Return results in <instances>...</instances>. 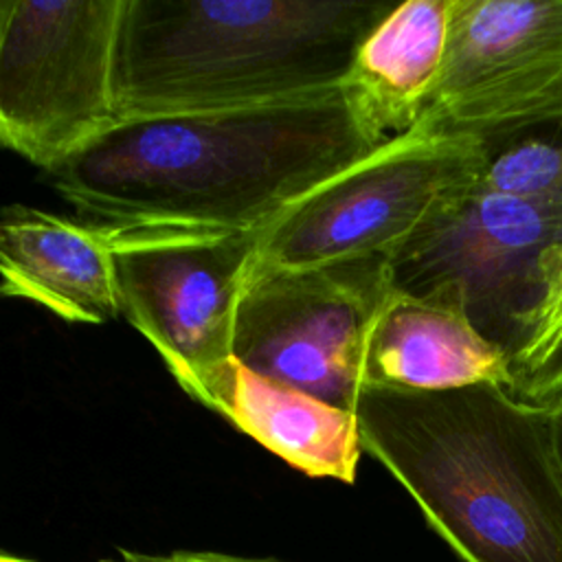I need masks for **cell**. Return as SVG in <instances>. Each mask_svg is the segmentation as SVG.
Returning <instances> with one entry per match:
<instances>
[{"label":"cell","mask_w":562,"mask_h":562,"mask_svg":"<svg viewBox=\"0 0 562 562\" xmlns=\"http://www.w3.org/2000/svg\"><path fill=\"white\" fill-rule=\"evenodd\" d=\"M454 0H406L362 42L345 86L367 123L391 140L411 132L439 81Z\"/></svg>","instance_id":"obj_13"},{"label":"cell","mask_w":562,"mask_h":562,"mask_svg":"<svg viewBox=\"0 0 562 562\" xmlns=\"http://www.w3.org/2000/svg\"><path fill=\"white\" fill-rule=\"evenodd\" d=\"M391 0H125L123 119L285 101L347 81ZM121 119V121H123Z\"/></svg>","instance_id":"obj_3"},{"label":"cell","mask_w":562,"mask_h":562,"mask_svg":"<svg viewBox=\"0 0 562 562\" xmlns=\"http://www.w3.org/2000/svg\"><path fill=\"white\" fill-rule=\"evenodd\" d=\"M487 154L479 138L415 125L266 224L252 268L389 261L437 213L479 187Z\"/></svg>","instance_id":"obj_4"},{"label":"cell","mask_w":562,"mask_h":562,"mask_svg":"<svg viewBox=\"0 0 562 562\" xmlns=\"http://www.w3.org/2000/svg\"><path fill=\"white\" fill-rule=\"evenodd\" d=\"M512 391L549 404L562 395V239L538 259L536 299L509 349Z\"/></svg>","instance_id":"obj_14"},{"label":"cell","mask_w":562,"mask_h":562,"mask_svg":"<svg viewBox=\"0 0 562 562\" xmlns=\"http://www.w3.org/2000/svg\"><path fill=\"white\" fill-rule=\"evenodd\" d=\"M125 560L130 562H283L274 558H246L220 551H171V553H134L125 551Z\"/></svg>","instance_id":"obj_16"},{"label":"cell","mask_w":562,"mask_h":562,"mask_svg":"<svg viewBox=\"0 0 562 562\" xmlns=\"http://www.w3.org/2000/svg\"><path fill=\"white\" fill-rule=\"evenodd\" d=\"M202 406L312 479L356 481L364 450L353 411L263 378L237 358L211 378Z\"/></svg>","instance_id":"obj_12"},{"label":"cell","mask_w":562,"mask_h":562,"mask_svg":"<svg viewBox=\"0 0 562 562\" xmlns=\"http://www.w3.org/2000/svg\"><path fill=\"white\" fill-rule=\"evenodd\" d=\"M562 239V206L479 187L437 213L391 259L393 288L454 290L474 327L507 353L536 299L540 255Z\"/></svg>","instance_id":"obj_9"},{"label":"cell","mask_w":562,"mask_h":562,"mask_svg":"<svg viewBox=\"0 0 562 562\" xmlns=\"http://www.w3.org/2000/svg\"><path fill=\"white\" fill-rule=\"evenodd\" d=\"M479 189L562 206V127H555L551 136H529L490 147Z\"/></svg>","instance_id":"obj_15"},{"label":"cell","mask_w":562,"mask_h":562,"mask_svg":"<svg viewBox=\"0 0 562 562\" xmlns=\"http://www.w3.org/2000/svg\"><path fill=\"white\" fill-rule=\"evenodd\" d=\"M125 0L0 2V140L46 173L121 116Z\"/></svg>","instance_id":"obj_5"},{"label":"cell","mask_w":562,"mask_h":562,"mask_svg":"<svg viewBox=\"0 0 562 562\" xmlns=\"http://www.w3.org/2000/svg\"><path fill=\"white\" fill-rule=\"evenodd\" d=\"M391 292L384 257L252 268L237 303L233 358L263 378L353 411L367 340Z\"/></svg>","instance_id":"obj_7"},{"label":"cell","mask_w":562,"mask_h":562,"mask_svg":"<svg viewBox=\"0 0 562 562\" xmlns=\"http://www.w3.org/2000/svg\"><path fill=\"white\" fill-rule=\"evenodd\" d=\"M551 406V428H553V443L558 450V459L562 465V395L549 402Z\"/></svg>","instance_id":"obj_17"},{"label":"cell","mask_w":562,"mask_h":562,"mask_svg":"<svg viewBox=\"0 0 562 562\" xmlns=\"http://www.w3.org/2000/svg\"><path fill=\"white\" fill-rule=\"evenodd\" d=\"M0 562H7V560H2V558H0Z\"/></svg>","instance_id":"obj_20"},{"label":"cell","mask_w":562,"mask_h":562,"mask_svg":"<svg viewBox=\"0 0 562 562\" xmlns=\"http://www.w3.org/2000/svg\"><path fill=\"white\" fill-rule=\"evenodd\" d=\"M2 560H7V562H33V560H26V558H18V555H11V553H2Z\"/></svg>","instance_id":"obj_18"},{"label":"cell","mask_w":562,"mask_h":562,"mask_svg":"<svg viewBox=\"0 0 562 562\" xmlns=\"http://www.w3.org/2000/svg\"><path fill=\"white\" fill-rule=\"evenodd\" d=\"M362 450L411 494L465 562H562V465L551 406L479 382L448 391L364 386Z\"/></svg>","instance_id":"obj_2"},{"label":"cell","mask_w":562,"mask_h":562,"mask_svg":"<svg viewBox=\"0 0 562 562\" xmlns=\"http://www.w3.org/2000/svg\"><path fill=\"white\" fill-rule=\"evenodd\" d=\"M0 272L2 294L37 303L61 321L103 325L121 316L110 241L88 220L7 204Z\"/></svg>","instance_id":"obj_11"},{"label":"cell","mask_w":562,"mask_h":562,"mask_svg":"<svg viewBox=\"0 0 562 562\" xmlns=\"http://www.w3.org/2000/svg\"><path fill=\"white\" fill-rule=\"evenodd\" d=\"M105 562H130V560H125V558H121V560H105Z\"/></svg>","instance_id":"obj_19"},{"label":"cell","mask_w":562,"mask_h":562,"mask_svg":"<svg viewBox=\"0 0 562 562\" xmlns=\"http://www.w3.org/2000/svg\"><path fill=\"white\" fill-rule=\"evenodd\" d=\"M99 228L110 241L121 316L202 404L211 378L233 358L237 303L261 228Z\"/></svg>","instance_id":"obj_6"},{"label":"cell","mask_w":562,"mask_h":562,"mask_svg":"<svg viewBox=\"0 0 562 562\" xmlns=\"http://www.w3.org/2000/svg\"><path fill=\"white\" fill-rule=\"evenodd\" d=\"M386 143L342 83L248 108L123 119L48 176L97 226L259 231Z\"/></svg>","instance_id":"obj_1"},{"label":"cell","mask_w":562,"mask_h":562,"mask_svg":"<svg viewBox=\"0 0 562 562\" xmlns=\"http://www.w3.org/2000/svg\"><path fill=\"white\" fill-rule=\"evenodd\" d=\"M479 382L512 389L509 353L474 327L461 296L448 288L426 294L393 288L367 340L362 389L426 393Z\"/></svg>","instance_id":"obj_10"},{"label":"cell","mask_w":562,"mask_h":562,"mask_svg":"<svg viewBox=\"0 0 562 562\" xmlns=\"http://www.w3.org/2000/svg\"><path fill=\"white\" fill-rule=\"evenodd\" d=\"M417 125L485 145L562 127V0H454L443 68Z\"/></svg>","instance_id":"obj_8"}]
</instances>
